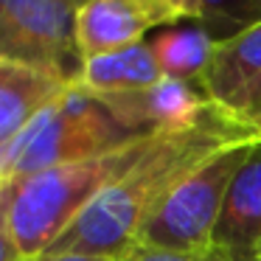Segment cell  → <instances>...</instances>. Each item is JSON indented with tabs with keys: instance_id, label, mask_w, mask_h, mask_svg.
Wrapping results in <instances>:
<instances>
[{
	"instance_id": "cell-1",
	"label": "cell",
	"mask_w": 261,
	"mask_h": 261,
	"mask_svg": "<svg viewBox=\"0 0 261 261\" xmlns=\"http://www.w3.org/2000/svg\"><path fill=\"white\" fill-rule=\"evenodd\" d=\"M253 138L261 135L219 107L197 126L154 135L132 169L110 182L45 255L79 253L107 261H126L138 247L143 222L182 177H188L214 152Z\"/></svg>"
},
{
	"instance_id": "cell-2",
	"label": "cell",
	"mask_w": 261,
	"mask_h": 261,
	"mask_svg": "<svg viewBox=\"0 0 261 261\" xmlns=\"http://www.w3.org/2000/svg\"><path fill=\"white\" fill-rule=\"evenodd\" d=\"M154 135L76 163L0 182V261L40 258L85 208L132 169Z\"/></svg>"
},
{
	"instance_id": "cell-3",
	"label": "cell",
	"mask_w": 261,
	"mask_h": 261,
	"mask_svg": "<svg viewBox=\"0 0 261 261\" xmlns=\"http://www.w3.org/2000/svg\"><path fill=\"white\" fill-rule=\"evenodd\" d=\"M146 135H135L107 110L96 93L70 82L14 141L0 146V182L54 166L98 158Z\"/></svg>"
},
{
	"instance_id": "cell-4",
	"label": "cell",
	"mask_w": 261,
	"mask_h": 261,
	"mask_svg": "<svg viewBox=\"0 0 261 261\" xmlns=\"http://www.w3.org/2000/svg\"><path fill=\"white\" fill-rule=\"evenodd\" d=\"M255 141L258 138L230 143L202 160L188 177H182L143 222L138 233V247L177 250V253L211 247L227 188L244 160L250 158Z\"/></svg>"
},
{
	"instance_id": "cell-5",
	"label": "cell",
	"mask_w": 261,
	"mask_h": 261,
	"mask_svg": "<svg viewBox=\"0 0 261 261\" xmlns=\"http://www.w3.org/2000/svg\"><path fill=\"white\" fill-rule=\"evenodd\" d=\"M85 0H0V57L76 82V14Z\"/></svg>"
},
{
	"instance_id": "cell-6",
	"label": "cell",
	"mask_w": 261,
	"mask_h": 261,
	"mask_svg": "<svg viewBox=\"0 0 261 261\" xmlns=\"http://www.w3.org/2000/svg\"><path fill=\"white\" fill-rule=\"evenodd\" d=\"M98 98L135 135H163V132L188 129L216 110V104L208 101L199 85L171 79V76H163L158 85L146 90Z\"/></svg>"
},
{
	"instance_id": "cell-7",
	"label": "cell",
	"mask_w": 261,
	"mask_h": 261,
	"mask_svg": "<svg viewBox=\"0 0 261 261\" xmlns=\"http://www.w3.org/2000/svg\"><path fill=\"white\" fill-rule=\"evenodd\" d=\"M160 25H174V17L152 0H85L76 14V51L79 59L101 57L143 42Z\"/></svg>"
},
{
	"instance_id": "cell-8",
	"label": "cell",
	"mask_w": 261,
	"mask_h": 261,
	"mask_svg": "<svg viewBox=\"0 0 261 261\" xmlns=\"http://www.w3.org/2000/svg\"><path fill=\"white\" fill-rule=\"evenodd\" d=\"M261 244V138L236 171L214 227V242L227 261H258Z\"/></svg>"
},
{
	"instance_id": "cell-9",
	"label": "cell",
	"mask_w": 261,
	"mask_h": 261,
	"mask_svg": "<svg viewBox=\"0 0 261 261\" xmlns=\"http://www.w3.org/2000/svg\"><path fill=\"white\" fill-rule=\"evenodd\" d=\"M261 82V25H253L233 40L216 42L211 65L199 87L211 104L236 115L242 101Z\"/></svg>"
},
{
	"instance_id": "cell-10",
	"label": "cell",
	"mask_w": 261,
	"mask_h": 261,
	"mask_svg": "<svg viewBox=\"0 0 261 261\" xmlns=\"http://www.w3.org/2000/svg\"><path fill=\"white\" fill-rule=\"evenodd\" d=\"M68 85L70 79L0 57V146L14 141Z\"/></svg>"
},
{
	"instance_id": "cell-11",
	"label": "cell",
	"mask_w": 261,
	"mask_h": 261,
	"mask_svg": "<svg viewBox=\"0 0 261 261\" xmlns=\"http://www.w3.org/2000/svg\"><path fill=\"white\" fill-rule=\"evenodd\" d=\"M163 79L154 48L146 42L118 48V51L101 54L93 59H82L76 82L96 96H118V93H135L158 85Z\"/></svg>"
},
{
	"instance_id": "cell-12",
	"label": "cell",
	"mask_w": 261,
	"mask_h": 261,
	"mask_svg": "<svg viewBox=\"0 0 261 261\" xmlns=\"http://www.w3.org/2000/svg\"><path fill=\"white\" fill-rule=\"evenodd\" d=\"M152 48L163 76L199 85V79L205 76V70L211 65L216 42L202 29H177L160 34L152 42Z\"/></svg>"
},
{
	"instance_id": "cell-13",
	"label": "cell",
	"mask_w": 261,
	"mask_h": 261,
	"mask_svg": "<svg viewBox=\"0 0 261 261\" xmlns=\"http://www.w3.org/2000/svg\"><path fill=\"white\" fill-rule=\"evenodd\" d=\"M199 29L214 42H225L261 25V0H199Z\"/></svg>"
},
{
	"instance_id": "cell-14",
	"label": "cell",
	"mask_w": 261,
	"mask_h": 261,
	"mask_svg": "<svg viewBox=\"0 0 261 261\" xmlns=\"http://www.w3.org/2000/svg\"><path fill=\"white\" fill-rule=\"evenodd\" d=\"M126 261H227L216 247L177 253V250H154V247H135Z\"/></svg>"
},
{
	"instance_id": "cell-15",
	"label": "cell",
	"mask_w": 261,
	"mask_h": 261,
	"mask_svg": "<svg viewBox=\"0 0 261 261\" xmlns=\"http://www.w3.org/2000/svg\"><path fill=\"white\" fill-rule=\"evenodd\" d=\"M236 118L244 121L247 126H253V129L261 135V82L253 87V90H250V96L242 101V107H239Z\"/></svg>"
},
{
	"instance_id": "cell-16",
	"label": "cell",
	"mask_w": 261,
	"mask_h": 261,
	"mask_svg": "<svg viewBox=\"0 0 261 261\" xmlns=\"http://www.w3.org/2000/svg\"><path fill=\"white\" fill-rule=\"evenodd\" d=\"M158 3L163 12H169L174 17V23L180 20H199V0H152Z\"/></svg>"
},
{
	"instance_id": "cell-17",
	"label": "cell",
	"mask_w": 261,
	"mask_h": 261,
	"mask_svg": "<svg viewBox=\"0 0 261 261\" xmlns=\"http://www.w3.org/2000/svg\"><path fill=\"white\" fill-rule=\"evenodd\" d=\"M29 261H107V258H96V255H79V253H62V255H40V258H29Z\"/></svg>"
},
{
	"instance_id": "cell-18",
	"label": "cell",
	"mask_w": 261,
	"mask_h": 261,
	"mask_svg": "<svg viewBox=\"0 0 261 261\" xmlns=\"http://www.w3.org/2000/svg\"><path fill=\"white\" fill-rule=\"evenodd\" d=\"M258 261H261V244H258Z\"/></svg>"
}]
</instances>
